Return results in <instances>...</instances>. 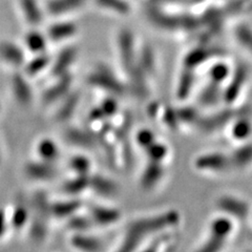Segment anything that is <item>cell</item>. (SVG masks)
<instances>
[{"mask_svg": "<svg viewBox=\"0 0 252 252\" xmlns=\"http://www.w3.org/2000/svg\"><path fill=\"white\" fill-rule=\"evenodd\" d=\"M178 219L179 218L176 212H171V214L166 212V214L159 215L157 217L136 220L129 226L127 232L125 234L122 250L135 249L146 236H148V234L159 231L172 224H176L178 222Z\"/></svg>", "mask_w": 252, "mask_h": 252, "instance_id": "1", "label": "cell"}, {"mask_svg": "<svg viewBox=\"0 0 252 252\" xmlns=\"http://www.w3.org/2000/svg\"><path fill=\"white\" fill-rule=\"evenodd\" d=\"M86 3L88 0H47L44 10L55 17H62L81 10Z\"/></svg>", "mask_w": 252, "mask_h": 252, "instance_id": "2", "label": "cell"}, {"mask_svg": "<svg viewBox=\"0 0 252 252\" xmlns=\"http://www.w3.org/2000/svg\"><path fill=\"white\" fill-rule=\"evenodd\" d=\"M78 32V27L70 20H58L46 30V37L49 40L58 42L73 38Z\"/></svg>", "mask_w": 252, "mask_h": 252, "instance_id": "3", "label": "cell"}, {"mask_svg": "<svg viewBox=\"0 0 252 252\" xmlns=\"http://www.w3.org/2000/svg\"><path fill=\"white\" fill-rule=\"evenodd\" d=\"M18 6L23 18L32 27H38L44 19L45 10L38 0H18Z\"/></svg>", "mask_w": 252, "mask_h": 252, "instance_id": "4", "label": "cell"}, {"mask_svg": "<svg viewBox=\"0 0 252 252\" xmlns=\"http://www.w3.org/2000/svg\"><path fill=\"white\" fill-rule=\"evenodd\" d=\"M118 45H119L120 58L126 66L131 65V59L135 58V37L128 29H123L118 33Z\"/></svg>", "mask_w": 252, "mask_h": 252, "instance_id": "5", "label": "cell"}, {"mask_svg": "<svg viewBox=\"0 0 252 252\" xmlns=\"http://www.w3.org/2000/svg\"><path fill=\"white\" fill-rule=\"evenodd\" d=\"M0 58L11 65H21L25 61V54L17 44L3 41L0 43Z\"/></svg>", "mask_w": 252, "mask_h": 252, "instance_id": "6", "label": "cell"}, {"mask_svg": "<svg viewBox=\"0 0 252 252\" xmlns=\"http://www.w3.org/2000/svg\"><path fill=\"white\" fill-rule=\"evenodd\" d=\"M47 40H49V39H47L46 34L40 33V32L36 29L31 30L25 36V44L27 46V49L30 52L35 54L45 52Z\"/></svg>", "mask_w": 252, "mask_h": 252, "instance_id": "7", "label": "cell"}, {"mask_svg": "<svg viewBox=\"0 0 252 252\" xmlns=\"http://www.w3.org/2000/svg\"><path fill=\"white\" fill-rule=\"evenodd\" d=\"M101 10L117 15H128L131 12L129 0H93Z\"/></svg>", "mask_w": 252, "mask_h": 252, "instance_id": "8", "label": "cell"}, {"mask_svg": "<svg viewBox=\"0 0 252 252\" xmlns=\"http://www.w3.org/2000/svg\"><path fill=\"white\" fill-rule=\"evenodd\" d=\"M120 215L119 211L117 209L103 207V206H97L92 209L91 220L94 222L102 225H108L117 222L119 220Z\"/></svg>", "mask_w": 252, "mask_h": 252, "instance_id": "9", "label": "cell"}, {"mask_svg": "<svg viewBox=\"0 0 252 252\" xmlns=\"http://www.w3.org/2000/svg\"><path fill=\"white\" fill-rule=\"evenodd\" d=\"M41 163H32L30 164L27 171L31 178L37 180H47L53 178L55 175V169L51 162L41 160Z\"/></svg>", "mask_w": 252, "mask_h": 252, "instance_id": "10", "label": "cell"}, {"mask_svg": "<svg viewBox=\"0 0 252 252\" xmlns=\"http://www.w3.org/2000/svg\"><path fill=\"white\" fill-rule=\"evenodd\" d=\"M38 154L41 160L52 163L59 156V149L54 141L44 139L38 145Z\"/></svg>", "mask_w": 252, "mask_h": 252, "instance_id": "11", "label": "cell"}, {"mask_svg": "<svg viewBox=\"0 0 252 252\" xmlns=\"http://www.w3.org/2000/svg\"><path fill=\"white\" fill-rule=\"evenodd\" d=\"M73 245L81 250H90V251H94V250H100L101 249V243L94 238H91V236L86 235V234H81V233H77L72 240Z\"/></svg>", "mask_w": 252, "mask_h": 252, "instance_id": "12", "label": "cell"}, {"mask_svg": "<svg viewBox=\"0 0 252 252\" xmlns=\"http://www.w3.org/2000/svg\"><path fill=\"white\" fill-rule=\"evenodd\" d=\"M80 206L77 201H69V202H61L58 204H54L51 206V212L53 215L60 218L69 217L75 214V211Z\"/></svg>", "mask_w": 252, "mask_h": 252, "instance_id": "13", "label": "cell"}, {"mask_svg": "<svg viewBox=\"0 0 252 252\" xmlns=\"http://www.w3.org/2000/svg\"><path fill=\"white\" fill-rule=\"evenodd\" d=\"M252 131V126L251 124L245 120H238L235 121L234 125L231 128V136L233 139L238 140V141H243L246 140Z\"/></svg>", "mask_w": 252, "mask_h": 252, "instance_id": "14", "label": "cell"}, {"mask_svg": "<svg viewBox=\"0 0 252 252\" xmlns=\"http://www.w3.org/2000/svg\"><path fill=\"white\" fill-rule=\"evenodd\" d=\"M50 63V58L47 55L43 53L37 54L34 60H32L27 65V73L29 75H35L39 72H41L45 68V66Z\"/></svg>", "mask_w": 252, "mask_h": 252, "instance_id": "15", "label": "cell"}, {"mask_svg": "<svg viewBox=\"0 0 252 252\" xmlns=\"http://www.w3.org/2000/svg\"><path fill=\"white\" fill-rule=\"evenodd\" d=\"M159 178H161V167H158L157 161H154L146 168L144 176L142 177V184L146 187H152L159 180Z\"/></svg>", "mask_w": 252, "mask_h": 252, "instance_id": "16", "label": "cell"}, {"mask_svg": "<svg viewBox=\"0 0 252 252\" xmlns=\"http://www.w3.org/2000/svg\"><path fill=\"white\" fill-rule=\"evenodd\" d=\"M230 72H229V66L224 64V63L220 62L212 66L209 70V76L211 78L212 82L220 83L222 81H225L229 77Z\"/></svg>", "mask_w": 252, "mask_h": 252, "instance_id": "17", "label": "cell"}, {"mask_svg": "<svg viewBox=\"0 0 252 252\" xmlns=\"http://www.w3.org/2000/svg\"><path fill=\"white\" fill-rule=\"evenodd\" d=\"M75 55H76V52L75 50L73 49V47H66V49L63 50L61 52V54L59 55V57H61L63 60H61L60 58H57L58 60L56 61V63H55V70L56 72H64V68L66 66H68L70 63H72L73 59L75 58Z\"/></svg>", "mask_w": 252, "mask_h": 252, "instance_id": "18", "label": "cell"}, {"mask_svg": "<svg viewBox=\"0 0 252 252\" xmlns=\"http://www.w3.org/2000/svg\"><path fill=\"white\" fill-rule=\"evenodd\" d=\"M235 37L240 43L248 50H252V29L246 25H242L236 28ZM252 52V51H251Z\"/></svg>", "mask_w": 252, "mask_h": 252, "instance_id": "19", "label": "cell"}, {"mask_svg": "<svg viewBox=\"0 0 252 252\" xmlns=\"http://www.w3.org/2000/svg\"><path fill=\"white\" fill-rule=\"evenodd\" d=\"M93 185V187L96 189L97 191L101 192L100 194H106V195H110L113 192H115L116 190V185L109 180H105L103 178L101 179H94L92 180L91 182Z\"/></svg>", "mask_w": 252, "mask_h": 252, "instance_id": "20", "label": "cell"}, {"mask_svg": "<svg viewBox=\"0 0 252 252\" xmlns=\"http://www.w3.org/2000/svg\"><path fill=\"white\" fill-rule=\"evenodd\" d=\"M70 166H72V168L75 171L78 172V175L85 176L86 173H88V171L90 170L91 163H90L88 158L78 156V157L73 158L72 162H70Z\"/></svg>", "mask_w": 252, "mask_h": 252, "instance_id": "21", "label": "cell"}, {"mask_svg": "<svg viewBox=\"0 0 252 252\" xmlns=\"http://www.w3.org/2000/svg\"><path fill=\"white\" fill-rule=\"evenodd\" d=\"M13 85L18 86V88L21 89L22 93H21V96L19 98V101L22 102V103H28V102H30L31 97H32V94H31V90L29 88L28 83L25 80H23L21 77H17L14 80Z\"/></svg>", "mask_w": 252, "mask_h": 252, "instance_id": "22", "label": "cell"}, {"mask_svg": "<svg viewBox=\"0 0 252 252\" xmlns=\"http://www.w3.org/2000/svg\"><path fill=\"white\" fill-rule=\"evenodd\" d=\"M27 220H28L27 209L19 207L14 211V214L12 216V224L15 226V228H21L27 223Z\"/></svg>", "mask_w": 252, "mask_h": 252, "instance_id": "23", "label": "cell"}, {"mask_svg": "<svg viewBox=\"0 0 252 252\" xmlns=\"http://www.w3.org/2000/svg\"><path fill=\"white\" fill-rule=\"evenodd\" d=\"M154 133L148 131V130H141L139 133H138V142L139 144L141 145H144L145 147L149 146L152 143H154Z\"/></svg>", "mask_w": 252, "mask_h": 252, "instance_id": "24", "label": "cell"}, {"mask_svg": "<svg viewBox=\"0 0 252 252\" xmlns=\"http://www.w3.org/2000/svg\"><path fill=\"white\" fill-rule=\"evenodd\" d=\"M70 226L72 228H74L75 230H85L86 228H89L90 226V220L86 218H82V217H76L72 220V223H70Z\"/></svg>", "mask_w": 252, "mask_h": 252, "instance_id": "25", "label": "cell"}, {"mask_svg": "<svg viewBox=\"0 0 252 252\" xmlns=\"http://www.w3.org/2000/svg\"><path fill=\"white\" fill-rule=\"evenodd\" d=\"M6 229V217L3 210H0V236H1Z\"/></svg>", "mask_w": 252, "mask_h": 252, "instance_id": "26", "label": "cell"}]
</instances>
